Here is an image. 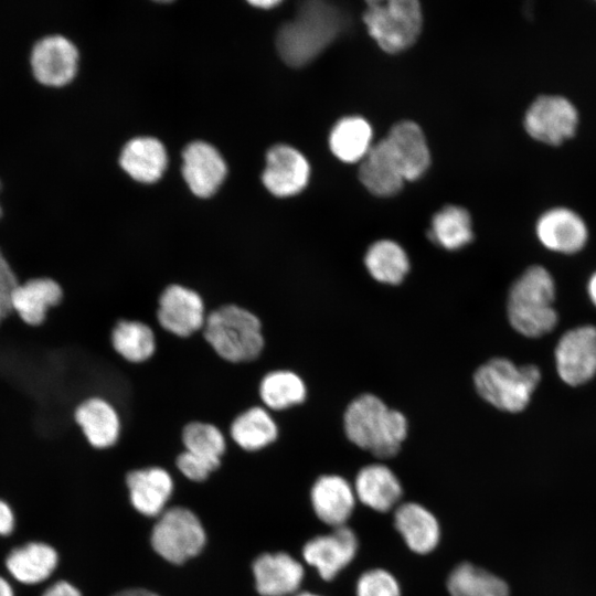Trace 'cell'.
I'll return each mask as SVG.
<instances>
[{"label": "cell", "instance_id": "cell-1", "mask_svg": "<svg viewBox=\"0 0 596 596\" xmlns=\"http://www.w3.org/2000/svg\"><path fill=\"white\" fill-rule=\"evenodd\" d=\"M342 17L329 2L310 0L299 3L295 18L277 34V50L290 66L312 61L340 33Z\"/></svg>", "mask_w": 596, "mask_h": 596}, {"label": "cell", "instance_id": "cell-2", "mask_svg": "<svg viewBox=\"0 0 596 596\" xmlns=\"http://www.w3.org/2000/svg\"><path fill=\"white\" fill-rule=\"evenodd\" d=\"M343 427L351 443L380 458L396 455L407 435L405 416L373 394H362L348 405Z\"/></svg>", "mask_w": 596, "mask_h": 596}, {"label": "cell", "instance_id": "cell-3", "mask_svg": "<svg viewBox=\"0 0 596 596\" xmlns=\"http://www.w3.org/2000/svg\"><path fill=\"white\" fill-rule=\"evenodd\" d=\"M201 334L217 358L230 364L252 363L265 349L260 319L235 304L209 311Z\"/></svg>", "mask_w": 596, "mask_h": 596}, {"label": "cell", "instance_id": "cell-4", "mask_svg": "<svg viewBox=\"0 0 596 596\" xmlns=\"http://www.w3.org/2000/svg\"><path fill=\"white\" fill-rule=\"evenodd\" d=\"M554 298L552 275L542 266L529 267L509 290L507 311L513 329L529 338L551 332L558 320Z\"/></svg>", "mask_w": 596, "mask_h": 596}, {"label": "cell", "instance_id": "cell-5", "mask_svg": "<svg viewBox=\"0 0 596 596\" xmlns=\"http://www.w3.org/2000/svg\"><path fill=\"white\" fill-rule=\"evenodd\" d=\"M541 380L534 364L518 366L505 358H494L473 374L478 394L498 409L518 413L524 409Z\"/></svg>", "mask_w": 596, "mask_h": 596}, {"label": "cell", "instance_id": "cell-6", "mask_svg": "<svg viewBox=\"0 0 596 596\" xmlns=\"http://www.w3.org/2000/svg\"><path fill=\"white\" fill-rule=\"evenodd\" d=\"M363 21L370 35L387 53L409 47L422 29V9L416 0L368 1Z\"/></svg>", "mask_w": 596, "mask_h": 596}, {"label": "cell", "instance_id": "cell-7", "mask_svg": "<svg viewBox=\"0 0 596 596\" xmlns=\"http://www.w3.org/2000/svg\"><path fill=\"white\" fill-rule=\"evenodd\" d=\"M205 541L206 535L200 519L182 507L164 511L150 536L155 552L172 564H182L196 556Z\"/></svg>", "mask_w": 596, "mask_h": 596}, {"label": "cell", "instance_id": "cell-8", "mask_svg": "<svg viewBox=\"0 0 596 596\" xmlns=\"http://www.w3.org/2000/svg\"><path fill=\"white\" fill-rule=\"evenodd\" d=\"M206 316L207 309L203 297L188 286L170 284L158 298L157 324L175 338L189 339L200 333Z\"/></svg>", "mask_w": 596, "mask_h": 596}, {"label": "cell", "instance_id": "cell-9", "mask_svg": "<svg viewBox=\"0 0 596 596\" xmlns=\"http://www.w3.org/2000/svg\"><path fill=\"white\" fill-rule=\"evenodd\" d=\"M554 358L564 383L577 386L588 382L596 374V327L582 326L565 332Z\"/></svg>", "mask_w": 596, "mask_h": 596}, {"label": "cell", "instance_id": "cell-10", "mask_svg": "<svg viewBox=\"0 0 596 596\" xmlns=\"http://www.w3.org/2000/svg\"><path fill=\"white\" fill-rule=\"evenodd\" d=\"M578 123L574 105L562 96L543 95L529 107L524 117L528 134L542 142L560 145L572 137Z\"/></svg>", "mask_w": 596, "mask_h": 596}, {"label": "cell", "instance_id": "cell-11", "mask_svg": "<svg viewBox=\"0 0 596 596\" xmlns=\"http://www.w3.org/2000/svg\"><path fill=\"white\" fill-rule=\"evenodd\" d=\"M78 51L75 44L61 34L45 35L38 40L30 54L34 77L49 86H63L77 71Z\"/></svg>", "mask_w": 596, "mask_h": 596}, {"label": "cell", "instance_id": "cell-12", "mask_svg": "<svg viewBox=\"0 0 596 596\" xmlns=\"http://www.w3.org/2000/svg\"><path fill=\"white\" fill-rule=\"evenodd\" d=\"M73 418L92 449L109 450L120 440L123 432L120 414L104 397L91 396L82 401L75 407Z\"/></svg>", "mask_w": 596, "mask_h": 596}, {"label": "cell", "instance_id": "cell-13", "mask_svg": "<svg viewBox=\"0 0 596 596\" xmlns=\"http://www.w3.org/2000/svg\"><path fill=\"white\" fill-rule=\"evenodd\" d=\"M358 546L355 533L342 525L329 534L308 541L302 549V556L318 571L321 578L331 581L354 558Z\"/></svg>", "mask_w": 596, "mask_h": 596}, {"label": "cell", "instance_id": "cell-14", "mask_svg": "<svg viewBox=\"0 0 596 596\" xmlns=\"http://www.w3.org/2000/svg\"><path fill=\"white\" fill-rule=\"evenodd\" d=\"M309 163L295 148L277 145L266 156L263 182L276 196H290L299 193L309 179Z\"/></svg>", "mask_w": 596, "mask_h": 596}, {"label": "cell", "instance_id": "cell-15", "mask_svg": "<svg viewBox=\"0 0 596 596\" xmlns=\"http://www.w3.org/2000/svg\"><path fill=\"white\" fill-rule=\"evenodd\" d=\"M182 157V174L191 191L200 198L214 194L226 175L220 152L210 143L194 141L184 148Z\"/></svg>", "mask_w": 596, "mask_h": 596}, {"label": "cell", "instance_id": "cell-16", "mask_svg": "<svg viewBox=\"0 0 596 596\" xmlns=\"http://www.w3.org/2000/svg\"><path fill=\"white\" fill-rule=\"evenodd\" d=\"M126 485L132 507L147 517L160 514L173 491L171 475L156 465L128 471Z\"/></svg>", "mask_w": 596, "mask_h": 596}, {"label": "cell", "instance_id": "cell-17", "mask_svg": "<svg viewBox=\"0 0 596 596\" xmlns=\"http://www.w3.org/2000/svg\"><path fill=\"white\" fill-rule=\"evenodd\" d=\"M255 587L262 596H287L302 583V565L287 553H265L253 563Z\"/></svg>", "mask_w": 596, "mask_h": 596}, {"label": "cell", "instance_id": "cell-18", "mask_svg": "<svg viewBox=\"0 0 596 596\" xmlns=\"http://www.w3.org/2000/svg\"><path fill=\"white\" fill-rule=\"evenodd\" d=\"M64 300V289L52 277H38L18 285L12 296V310L30 326L42 324L50 311Z\"/></svg>", "mask_w": 596, "mask_h": 596}, {"label": "cell", "instance_id": "cell-19", "mask_svg": "<svg viewBox=\"0 0 596 596\" xmlns=\"http://www.w3.org/2000/svg\"><path fill=\"white\" fill-rule=\"evenodd\" d=\"M311 504L317 517L333 528L345 525L355 504L354 488L342 477H319L310 492Z\"/></svg>", "mask_w": 596, "mask_h": 596}, {"label": "cell", "instance_id": "cell-20", "mask_svg": "<svg viewBox=\"0 0 596 596\" xmlns=\"http://www.w3.org/2000/svg\"><path fill=\"white\" fill-rule=\"evenodd\" d=\"M278 437L279 424L263 405H253L237 414L228 428V439L247 454L266 449Z\"/></svg>", "mask_w": 596, "mask_h": 596}, {"label": "cell", "instance_id": "cell-21", "mask_svg": "<svg viewBox=\"0 0 596 596\" xmlns=\"http://www.w3.org/2000/svg\"><path fill=\"white\" fill-rule=\"evenodd\" d=\"M536 234L546 248L564 254L582 249L588 235L584 221L564 207L545 212L538 221Z\"/></svg>", "mask_w": 596, "mask_h": 596}, {"label": "cell", "instance_id": "cell-22", "mask_svg": "<svg viewBox=\"0 0 596 596\" xmlns=\"http://www.w3.org/2000/svg\"><path fill=\"white\" fill-rule=\"evenodd\" d=\"M359 178L375 195L390 196L402 189L405 178L385 138L372 146L362 159Z\"/></svg>", "mask_w": 596, "mask_h": 596}, {"label": "cell", "instance_id": "cell-23", "mask_svg": "<svg viewBox=\"0 0 596 596\" xmlns=\"http://www.w3.org/2000/svg\"><path fill=\"white\" fill-rule=\"evenodd\" d=\"M389 142L405 180L418 179L429 166V150L421 127L403 120L392 127L387 137Z\"/></svg>", "mask_w": 596, "mask_h": 596}, {"label": "cell", "instance_id": "cell-24", "mask_svg": "<svg viewBox=\"0 0 596 596\" xmlns=\"http://www.w3.org/2000/svg\"><path fill=\"white\" fill-rule=\"evenodd\" d=\"M394 525L409 550L417 554H427L438 545V521L419 503L405 502L398 505L394 513Z\"/></svg>", "mask_w": 596, "mask_h": 596}, {"label": "cell", "instance_id": "cell-25", "mask_svg": "<svg viewBox=\"0 0 596 596\" xmlns=\"http://www.w3.org/2000/svg\"><path fill=\"white\" fill-rule=\"evenodd\" d=\"M354 492L364 505L379 512H386L398 502L402 486L389 467L373 464L358 472Z\"/></svg>", "mask_w": 596, "mask_h": 596}, {"label": "cell", "instance_id": "cell-26", "mask_svg": "<svg viewBox=\"0 0 596 596\" xmlns=\"http://www.w3.org/2000/svg\"><path fill=\"white\" fill-rule=\"evenodd\" d=\"M119 162L136 181L152 183L161 178L167 167V153L159 140L151 137H138L126 143Z\"/></svg>", "mask_w": 596, "mask_h": 596}, {"label": "cell", "instance_id": "cell-27", "mask_svg": "<svg viewBox=\"0 0 596 596\" xmlns=\"http://www.w3.org/2000/svg\"><path fill=\"white\" fill-rule=\"evenodd\" d=\"M58 563L56 551L42 542H30L13 549L6 566L20 583L38 584L51 576Z\"/></svg>", "mask_w": 596, "mask_h": 596}, {"label": "cell", "instance_id": "cell-28", "mask_svg": "<svg viewBox=\"0 0 596 596\" xmlns=\"http://www.w3.org/2000/svg\"><path fill=\"white\" fill-rule=\"evenodd\" d=\"M110 344L127 363L142 364L155 355L157 336L153 328L141 320L120 319L111 329Z\"/></svg>", "mask_w": 596, "mask_h": 596}, {"label": "cell", "instance_id": "cell-29", "mask_svg": "<svg viewBox=\"0 0 596 596\" xmlns=\"http://www.w3.org/2000/svg\"><path fill=\"white\" fill-rule=\"evenodd\" d=\"M260 404L273 414L305 402L307 387L301 376L289 369H275L263 375L258 385Z\"/></svg>", "mask_w": 596, "mask_h": 596}, {"label": "cell", "instance_id": "cell-30", "mask_svg": "<svg viewBox=\"0 0 596 596\" xmlns=\"http://www.w3.org/2000/svg\"><path fill=\"white\" fill-rule=\"evenodd\" d=\"M364 264L375 280L387 285L401 284L409 270L407 254L391 240L373 243L365 253Z\"/></svg>", "mask_w": 596, "mask_h": 596}, {"label": "cell", "instance_id": "cell-31", "mask_svg": "<svg viewBox=\"0 0 596 596\" xmlns=\"http://www.w3.org/2000/svg\"><path fill=\"white\" fill-rule=\"evenodd\" d=\"M372 129L369 123L358 116L339 120L330 134V149L344 162L362 160L370 150Z\"/></svg>", "mask_w": 596, "mask_h": 596}, {"label": "cell", "instance_id": "cell-32", "mask_svg": "<svg viewBox=\"0 0 596 596\" xmlns=\"http://www.w3.org/2000/svg\"><path fill=\"white\" fill-rule=\"evenodd\" d=\"M450 596H509L507 583L470 563L457 565L447 578Z\"/></svg>", "mask_w": 596, "mask_h": 596}, {"label": "cell", "instance_id": "cell-33", "mask_svg": "<svg viewBox=\"0 0 596 596\" xmlns=\"http://www.w3.org/2000/svg\"><path fill=\"white\" fill-rule=\"evenodd\" d=\"M428 236L449 251L464 247L473 237L469 213L460 206H445L434 215Z\"/></svg>", "mask_w": 596, "mask_h": 596}, {"label": "cell", "instance_id": "cell-34", "mask_svg": "<svg viewBox=\"0 0 596 596\" xmlns=\"http://www.w3.org/2000/svg\"><path fill=\"white\" fill-rule=\"evenodd\" d=\"M181 444L183 450L222 464L228 449V437L213 423L192 421L182 428Z\"/></svg>", "mask_w": 596, "mask_h": 596}, {"label": "cell", "instance_id": "cell-35", "mask_svg": "<svg viewBox=\"0 0 596 596\" xmlns=\"http://www.w3.org/2000/svg\"><path fill=\"white\" fill-rule=\"evenodd\" d=\"M356 596H401L396 578L385 570L364 572L356 582Z\"/></svg>", "mask_w": 596, "mask_h": 596}, {"label": "cell", "instance_id": "cell-36", "mask_svg": "<svg viewBox=\"0 0 596 596\" xmlns=\"http://www.w3.org/2000/svg\"><path fill=\"white\" fill-rule=\"evenodd\" d=\"M174 465L187 479L194 482L206 480L222 466V464L203 459L187 450H182L175 456Z\"/></svg>", "mask_w": 596, "mask_h": 596}, {"label": "cell", "instance_id": "cell-37", "mask_svg": "<svg viewBox=\"0 0 596 596\" xmlns=\"http://www.w3.org/2000/svg\"><path fill=\"white\" fill-rule=\"evenodd\" d=\"M18 285L17 277L0 249V322L12 311V296Z\"/></svg>", "mask_w": 596, "mask_h": 596}, {"label": "cell", "instance_id": "cell-38", "mask_svg": "<svg viewBox=\"0 0 596 596\" xmlns=\"http://www.w3.org/2000/svg\"><path fill=\"white\" fill-rule=\"evenodd\" d=\"M14 529V514L10 505L0 500V535H9Z\"/></svg>", "mask_w": 596, "mask_h": 596}, {"label": "cell", "instance_id": "cell-39", "mask_svg": "<svg viewBox=\"0 0 596 596\" xmlns=\"http://www.w3.org/2000/svg\"><path fill=\"white\" fill-rule=\"evenodd\" d=\"M42 596H82L81 592L71 583L60 581L51 585Z\"/></svg>", "mask_w": 596, "mask_h": 596}, {"label": "cell", "instance_id": "cell-40", "mask_svg": "<svg viewBox=\"0 0 596 596\" xmlns=\"http://www.w3.org/2000/svg\"><path fill=\"white\" fill-rule=\"evenodd\" d=\"M113 596H159L156 593L143 588H128L120 590Z\"/></svg>", "mask_w": 596, "mask_h": 596}, {"label": "cell", "instance_id": "cell-41", "mask_svg": "<svg viewBox=\"0 0 596 596\" xmlns=\"http://www.w3.org/2000/svg\"><path fill=\"white\" fill-rule=\"evenodd\" d=\"M587 289L592 302L596 306V273L590 277Z\"/></svg>", "mask_w": 596, "mask_h": 596}, {"label": "cell", "instance_id": "cell-42", "mask_svg": "<svg viewBox=\"0 0 596 596\" xmlns=\"http://www.w3.org/2000/svg\"><path fill=\"white\" fill-rule=\"evenodd\" d=\"M0 596H14L11 585L0 576Z\"/></svg>", "mask_w": 596, "mask_h": 596}, {"label": "cell", "instance_id": "cell-43", "mask_svg": "<svg viewBox=\"0 0 596 596\" xmlns=\"http://www.w3.org/2000/svg\"><path fill=\"white\" fill-rule=\"evenodd\" d=\"M249 3L255 6V7H258V8L267 9V8H272V7L277 6L279 3V1H276V0H262V1H249Z\"/></svg>", "mask_w": 596, "mask_h": 596}, {"label": "cell", "instance_id": "cell-44", "mask_svg": "<svg viewBox=\"0 0 596 596\" xmlns=\"http://www.w3.org/2000/svg\"><path fill=\"white\" fill-rule=\"evenodd\" d=\"M297 596H320V595H317V594H313V593H309V592H305V593L298 594Z\"/></svg>", "mask_w": 596, "mask_h": 596}, {"label": "cell", "instance_id": "cell-45", "mask_svg": "<svg viewBox=\"0 0 596 596\" xmlns=\"http://www.w3.org/2000/svg\"><path fill=\"white\" fill-rule=\"evenodd\" d=\"M0 189H1V181H0ZM1 214H2V207L0 205V216H1Z\"/></svg>", "mask_w": 596, "mask_h": 596}]
</instances>
